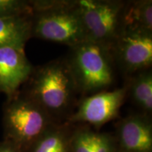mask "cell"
<instances>
[{
	"instance_id": "6da1fadb",
	"label": "cell",
	"mask_w": 152,
	"mask_h": 152,
	"mask_svg": "<svg viewBox=\"0 0 152 152\" xmlns=\"http://www.w3.org/2000/svg\"><path fill=\"white\" fill-rule=\"evenodd\" d=\"M25 92L54 120L67 115L78 92L65 59H57L33 69Z\"/></svg>"
},
{
	"instance_id": "7a4b0ae2",
	"label": "cell",
	"mask_w": 152,
	"mask_h": 152,
	"mask_svg": "<svg viewBox=\"0 0 152 152\" xmlns=\"http://www.w3.org/2000/svg\"><path fill=\"white\" fill-rule=\"evenodd\" d=\"M32 37L71 47L87 39L76 1H32Z\"/></svg>"
},
{
	"instance_id": "3957f363",
	"label": "cell",
	"mask_w": 152,
	"mask_h": 152,
	"mask_svg": "<svg viewBox=\"0 0 152 152\" xmlns=\"http://www.w3.org/2000/svg\"><path fill=\"white\" fill-rule=\"evenodd\" d=\"M70 48L65 60L78 92L85 96L109 90L115 78L111 47L87 39Z\"/></svg>"
},
{
	"instance_id": "277c9868",
	"label": "cell",
	"mask_w": 152,
	"mask_h": 152,
	"mask_svg": "<svg viewBox=\"0 0 152 152\" xmlns=\"http://www.w3.org/2000/svg\"><path fill=\"white\" fill-rule=\"evenodd\" d=\"M54 123L52 117L25 92L8 98L4 107V139L25 152Z\"/></svg>"
},
{
	"instance_id": "5b68a950",
	"label": "cell",
	"mask_w": 152,
	"mask_h": 152,
	"mask_svg": "<svg viewBox=\"0 0 152 152\" xmlns=\"http://www.w3.org/2000/svg\"><path fill=\"white\" fill-rule=\"evenodd\" d=\"M87 39L111 47L121 32L124 1L76 0Z\"/></svg>"
},
{
	"instance_id": "8992f818",
	"label": "cell",
	"mask_w": 152,
	"mask_h": 152,
	"mask_svg": "<svg viewBox=\"0 0 152 152\" xmlns=\"http://www.w3.org/2000/svg\"><path fill=\"white\" fill-rule=\"evenodd\" d=\"M111 49L115 64L125 75H135L151 68L152 33L122 31Z\"/></svg>"
},
{
	"instance_id": "52a82bcc",
	"label": "cell",
	"mask_w": 152,
	"mask_h": 152,
	"mask_svg": "<svg viewBox=\"0 0 152 152\" xmlns=\"http://www.w3.org/2000/svg\"><path fill=\"white\" fill-rule=\"evenodd\" d=\"M128 93V87L105 90L85 96L77 104V110L68 118L71 123H86L99 128L116 118Z\"/></svg>"
},
{
	"instance_id": "ba28073f",
	"label": "cell",
	"mask_w": 152,
	"mask_h": 152,
	"mask_svg": "<svg viewBox=\"0 0 152 152\" xmlns=\"http://www.w3.org/2000/svg\"><path fill=\"white\" fill-rule=\"evenodd\" d=\"M33 69L25 49L0 47V92L8 98L14 96L28 80Z\"/></svg>"
},
{
	"instance_id": "9c48e42d",
	"label": "cell",
	"mask_w": 152,
	"mask_h": 152,
	"mask_svg": "<svg viewBox=\"0 0 152 152\" xmlns=\"http://www.w3.org/2000/svg\"><path fill=\"white\" fill-rule=\"evenodd\" d=\"M118 152H151L152 125L149 116L133 114L118 123L116 138Z\"/></svg>"
},
{
	"instance_id": "30bf717a",
	"label": "cell",
	"mask_w": 152,
	"mask_h": 152,
	"mask_svg": "<svg viewBox=\"0 0 152 152\" xmlns=\"http://www.w3.org/2000/svg\"><path fill=\"white\" fill-rule=\"evenodd\" d=\"M71 152H118V149L116 139L110 134L82 127L72 132Z\"/></svg>"
},
{
	"instance_id": "8fae6325",
	"label": "cell",
	"mask_w": 152,
	"mask_h": 152,
	"mask_svg": "<svg viewBox=\"0 0 152 152\" xmlns=\"http://www.w3.org/2000/svg\"><path fill=\"white\" fill-rule=\"evenodd\" d=\"M122 31L152 33L151 0L125 1L121 15Z\"/></svg>"
},
{
	"instance_id": "7c38bea8",
	"label": "cell",
	"mask_w": 152,
	"mask_h": 152,
	"mask_svg": "<svg viewBox=\"0 0 152 152\" xmlns=\"http://www.w3.org/2000/svg\"><path fill=\"white\" fill-rule=\"evenodd\" d=\"M32 37L31 16L0 17V47L25 49Z\"/></svg>"
},
{
	"instance_id": "4fadbf2b",
	"label": "cell",
	"mask_w": 152,
	"mask_h": 152,
	"mask_svg": "<svg viewBox=\"0 0 152 152\" xmlns=\"http://www.w3.org/2000/svg\"><path fill=\"white\" fill-rule=\"evenodd\" d=\"M69 127L53 123L25 152H71Z\"/></svg>"
},
{
	"instance_id": "5bb4252c",
	"label": "cell",
	"mask_w": 152,
	"mask_h": 152,
	"mask_svg": "<svg viewBox=\"0 0 152 152\" xmlns=\"http://www.w3.org/2000/svg\"><path fill=\"white\" fill-rule=\"evenodd\" d=\"M128 87L134 104L149 116L152 111V72L151 68L135 74Z\"/></svg>"
},
{
	"instance_id": "9a60e30c",
	"label": "cell",
	"mask_w": 152,
	"mask_h": 152,
	"mask_svg": "<svg viewBox=\"0 0 152 152\" xmlns=\"http://www.w3.org/2000/svg\"><path fill=\"white\" fill-rule=\"evenodd\" d=\"M33 13L32 1L0 0V17L32 16Z\"/></svg>"
},
{
	"instance_id": "2e32d148",
	"label": "cell",
	"mask_w": 152,
	"mask_h": 152,
	"mask_svg": "<svg viewBox=\"0 0 152 152\" xmlns=\"http://www.w3.org/2000/svg\"><path fill=\"white\" fill-rule=\"evenodd\" d=\"M0 152H23L11 142L4 140L0 142Z\"/></svg>"
}]
</instances>
